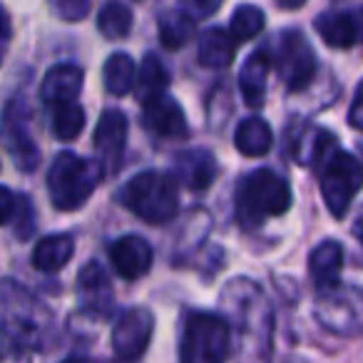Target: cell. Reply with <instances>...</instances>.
<instances>
[{"label": "cell", "instance_id": "29", "mask_svg": "<svg viewBox=\"0 0 363 363\" xmlns=\"http://www.w3.org/2000/svg\"><path fill=\"white\" fill-rule=\"evenodd\" d=\"M182 6H184V13L194 21H202V18H209L219 11L222 6V0H182Z\"/></svg>", "mask_w": 363, "mask_h": 363}, {"label": "cell", "instance_id": "15", "mask_svg": "<svg viewBox=\"0 0 363 363\" xmlns=\"http://www.w3.org/2000/svg\"><path fill=\"white\" fill-rule=\"evenodd\" d=\"M82 70L77 65H55L45 72L40 85V97L48 105H62V102H75L82 90Z\"/></svg>", "mask_w": 363, "mask_h": 363}, {"label": "cell", "instance_id": "5", "mask_svg": "<svg viewBox=\"0 0 363 363\" xmlns=\"http://www.w3.org/2000/svg\"><path fill=\"white\" fill-rule=\"evenodd\" d=\"M232 328L227 318L209 311H192L184 321L179 356L187 363H219L229 356Z\"/></svg>", "mask_w": 363, "mask_h": 363}, {"label": "cell", "instance_id": "9", "mask_svg": "<svg viewBox=\"0 0 363 363\" xmlns=\"http://www.w3.org/2000/svg\"><path fill=\"white\" fill-rule=\"evenodd\" d=\"M277 72L289 90H303L316 75V55L298 30H286L279 38Z\"/></svg>", "mask_w": 363, "mask_h": 363}, {"label": "cell", "instance_id": "27", "mask_svg": "<svg viewBox=\"0 0 363 363\" xmlns=\"http://www.w3.org/2000/svg\"><path fill=\"white\" fill-rule=\"evenodd\" d=\"M55 115H52V132H55L57 140L62 142H72L85 127V112L80 105L75 102H62L55 105Z\"/></svg>", "mask_w": 363, "mask_h": 363}, {"label": "cell", "instance_id": "19", "mask_svg": "<svg viewBox=\"0 0 363 363\" xmlns=\"http://www.w3.org/2000/svg\"><path fill=\"white\" fill-rule=\"evenodd\" d=\"M343 269V249L336 242H323L308 257V274L316 281V286L331 289L338 284Z\"/></svg>", "mask_w": 363, "mask_h": 363}, {"label": "cell", "instance_id": "24", "mask_svg": "<svg viewBox=\"0 0 363 363\" xmlns=\"http://www.w3.org/2000/svg\"><path fill=\"white\" fill-rule=\"evenodd\" d=\"M102 77H105V87L110 95L125 97L135 87V60L125 52H115L107 57L105 67H102Z\"/></svg>", "mask_w": 363, "mask_h": 363}, {"label": "cell", "instance_id": "13", "mask_svg": "<svg viewBox=\"0 0 363 363\" xmlns=\"http://www.w3.org/2000/svg\"><path fill=\"white\" fill-rule=\"evenodd\" d=\"M316 33L328 48H351L363 43V8L353 13H323L316 18Z\"/></svg>", "mask_w": 363, "mask_h": 363}, {"label": "cell", "instance_id": "16", "mask_svg": "<svg viewBox=\"0 0 363 363\" xmlns=\"http://www.w3.org/2000/svg\"><path fill=\"white\" fill-rule=\"evenodd\" d=\"M125 140H127V117L120 110L102 112L95 130V147L102 152V160H105V164L112 167V172L120 164V157L125 152Z\"/></svg>", "mask_w": 363, "mask_h": 363}, {"label": "cell", "instance_id": "30", "mask_svg": "<svg viewBox=\"0 0 363 363\" xmlns=\"http://www.w3.org/2000/svg\"><path fill=\"white\" fill-rule=\"evenodd\" d=\"M16 202L13 192L8 187H0V224H8L13 219V212H16Z\"/></svg>", "mask_w": 363, "mask_h": 363}, {"label": "cell", "instance_id": "34", "mask_svg": "<svg viewBox=\"0 0 363 363\" xmlns=\"http://www.w3.org/2000/svg\"><path fill=\"white\" fill-rule=\"evenodd\" d=\"M353 234H356V239L363 244V219H358V222H356V227H353Z\"/></svg>", "mask_w": 363, "mask_h": 363}, {"label": "cell", "instance_id": "1", "mask_svg": "<svg viewBox=\"0 0 363 363\" xmlns=\"http://www.w3.org/2000/svg\"><path fill=\"white\" fill-rule=\"evenodd\" d=\"M222 306L227 311V323L244 346H254V358L269 353L274 328L272 303L264 291L249 279H232L222 291Z\"/></svg>", "mask_w": 363, "mask_h": 363}, {"label": "cell", "instance_id": "3", "mask_svg": "<svg viewBox=\"0 0 363 363\" xmlns=\"http://www.w3.org/2000/svg\"><path fill=\"white\" fill-rule=\"evenodd\" d=\"M291 207V189L286 179L272 169H254L239 182L237 217L247 227H259L264 219L281 217Z\"/></svg>", "mask_w": 363, "mask_h": 363}, {"label": "cell", "instance_id": "6", "mask_svg": "<svg viewBox=\"0 0 363 363\" xmlns=\"http://www.w3.org/2000/svg\"><path fill=\"white\" fill-rule=\"evenodd\" d=\"M363 189V164L348 152L336 150L323 164L321 194L328 212L336 219L346 217L348 207Z\"/></svg>", "mask_w": 363, "mask_h": 363}, {"label": "cell", "instance_id": "33", "mask_svg": "<svg viewBox=\"0 0 363 363\" xmlns=\"http://www.w3.org/2000/svg\"><path fill=\"white\" fill-rule=\"evenodd\" d=\"M11 33H13V28H11V16H8L6 8L0 6V38H3V40H8V38H11Z\"/></svg>", "mask_w": 363, "mask_h": 363}, {"label": "cell", "instance_id": "8", "mask_svg": "<svg viewBox=\"0 0 363 363\" xmlns=\"http://www.w3.org/2000/svg\"><path fill=\"white\" fill-rule=\"evenodd\" d=\"M316 318L333 333L358 336L363 333V294L338 286L326 289L316 303Z\"/></svg>", "mask_w": 363, "mask_h": 363}, {"label": "cell", "instance_id": "18", "mask_svg": "<svg viewBox=\"0 0 363 363\" xmlns=\"http://www.w3.org/2000/svg\"><path fill=\"white\" fill-rule=\"evenodd\" d=\"M272 72V57L267 50H257L244 60L242 75H239V87L242 97L249 107H262L267 100V80Z\"/></svg>", "mask_w": 363, "mask_h": 363}, {"label": "cell", "instance_id": "28", "mask_svg": "<svg viewBox=\"0 0 363 363\" xmlns=\"http://www.w3.org/2000/svg\"><path fill=\"white\" fill-rule=\"evenodd\" d=\"M267 26V16L259 11L257 6H239L232 16L229 23V30H232L234 40H254L259 33Z\"/></svg>", "mask_w": 363, "mask_h": 363}, {"label": "cell", "instance_id": "11", "mask_svg": "<svg viewBox=\"0 0 363 363\" xmlns=\"http://www.w3.org/2000/svg\"><path fill=\"white\" fill-rule=\"evenodd\" d=\"M145 127L157 137H164V140H182L187 137V117L182 112V107L177 105L174 97H169L167 92L152 97L145 102Z\"/></svg>", "mask_w": 363, "mask_h": 363}, {"label": "cell", "instance_id": "26", "mask_svg": "<svg viewBox=\"0 0 363 363\" xmlns=\"http://www.w3.org/2000/svg\"><path fill=\"white\" fill-rule=\"evenodd\" d=\"M97 28L100 33L107 38V40H120V38H127L132 30V11L117 0H110L105 3L97 16Z\"/></svg>", "mask_w": 363, "mask_h": 363}, {"label": "cell", "instance_id": "2", "mask_svg": "<svg viewBox=\"0 0 363 363\" xmlns=\"http://www.w3.org/2000/svg\"><path fill=\"white\" fill-rule=\"evenodd\" d=\"M102 177H105L102 162L82 160L72 152H62L48 169V194L57 209L75 212L92 197Z\"/></svg>", "mask_w": 363, "mask_h": 363}, {"label": "cell", "instance_id": "32", "mask_svg": "<svg viewBox=\"0 0 363 363\" xmlns=\"http://www.w3.org/2000/svg\"><path fill=\"white\" fill-rule=\"evenodd\" d=\"M60 13L70 21H77L87 13V0H60Z\"/></svg>", "mask_w": 363, "mask_h": 363}, {"label": "cell", "instance_id": "35", "mask_svg": "<svg viewBox=\"0 0 363 363\" xmlns=\"http://www.w3.org/2000/svg\"><path fill=\"white\" fill-rule=\"evenodd\" d=\"M279 3H281L284 8H298V6H303L306 0H279Z\"/></svg>", "mask_w": 363, "mask_h": 363}, {"label": "cell", "instance_id": "31", "mask_svg": "<svg viewBox=\"0 0 363 363\" xmlns=\"http://www.w3.org/2000/svg\"><path fill=\"white\" fill-rule=\"evenodd\" d=\"M348 122H351V127H356V130L363 132V82L358 85L356 97H353V105H351V110H348Z\"/></svg>", "mask_w": 363, "mask_h": 363}, {"label": "cell", "instance_id": "25", "mask_svg": "<svg viewBox=\"0 0 363 363\" xmlns=\"http://www.w3.org/2000/svg\"><path fill=\"white\" fill-rule=\"evenodd\" d=\"M160 43L167 48V50H179L184 48L189 40L194 38V18H189L187 13H164L160 18Z\"/></svg>", "mask_w": 363, "mask_h": 363}, {"label": "cell", "instance_id": "22", "mask_svg": "<svg viewBox=\"0 0 363 363\" xmlns=\"http://www.w3.org/2000/svg\"><path fill=\"white\" fill-rule=\"evenodd\" d=\"M234 145L244 157H264L274 145V132L262 117H249L234 132Z\"/></svg>", "mask_w": 363, "mask_h": 363}, {"label": "cell", "instance_id": "7", "mask_svg": "<svg viewBox=\"0 0 363 363\" xmlns=\"http://www.w3.org/2000/svg\"><path fill=\"white\" fill-rule=\"evenodd\" d=\"M0 135H3V145H6L8 155L16 160L18 169H35L40 162V150L30 135V107L23 97L8 102L6 112H3Z\"/></svg>", "mask_w": 363, "mask_h": 363}, {"label": "cell", "instance_id": "20", "mask_svg": "<svg viewBox=\"0 0 363 363\" xmlns=\"http://www.w3.org/2000/svg\"><path fill=\"white\" fill-rule=\"evenodd\" d=\"M237 55V45H234V35H229L222 28H209L199 38V62L212 70H224L234 62Z\"/></svg>", "mask_w": 363, "mask_h": 363}, {"label": "cell", "instance_id": "12", "mask_svg": "<svg viewBox=\"0 0 363 363\" xmlns=\"http://www.w3.org/2000/svg\"><path fill=\"white\" fill-rule=\"evenodd\" d=\"M219 174L217 157L207 150H187L174 157V177L192 192H202L214 184Z\"/></svg>", "mask_w": 363, "mask_h": 363}, {"label": "cell", "instance_id": "23", "mask_svg": "<svg viewBox=\"0 0 363 363\" xmlns=\"http://www.w3.org/2000/svg\"><path fill=\"white\" fill-rule=\"evenodd\" d=\"M167 85H169V72L162 65V60L157 55H152V52L145 55V60H142V65H140V72H137V77H135L137 100L145 105L147 100L167 92Z\"/></svg>", "mask_w": 363, "mask_h": 363}, {"label": "cell", "instance_id": "10", "mask_svg": "<svg viewBox=\"0 0 363 363\" xmlns=\"http://www.w3.org/2000/svg\"><path fill=\"white\" fill-rule=\"evenodd\" d=\"M152 333H155V316L150 308H127L112 328V351L117 358L135 361L147 351Z\"/></svg>", "mask_w": 363, "mask_h": 363}, {"label": "cell", "instance_id": "14", "mask_svg": "<svg viewBox=\"0 0 363 363\" xmlns=\"http://www.w3.org/2000/svg\"><path fill=\"white\" fill-rule=\"evenodd\" d=\"M110 259L115 264V272L127 281L145 277L152 267V247L147 239L137 237V234H127V237L117 239L110 249Z\"/></svg>", "mask_w": 363, "mask_h": 363}, {"label": "cell", "instance_id": "21", "mask_svg": "<svg viewBox=\"0 0 363 363\" xmlns=\"http://www.w3.org/2000/svg\"><path fill=\"white\" fill-rule=\"evenodd\" d=\"M75 254V242L70 234H50L40 239L33 249V264L40 272H60Z\"/></svg>", "mask_w": 363, "mask_h": 363}, {"label": "cell", "instance_id": "17", "mask_svg": "<svg viewBox=\"0 0 363 363\" xmlns=\"http://www.w3.org/2000/svg\"><path fill=\"white\" fill-rule=\"evenodd\" d=\"M77 289H80V298L85 303L87 311L105 316L112 308V286L107 279L105 269L97 262H90L77 277Z\"/></svg>", "mask_w": 363, "mask_h": 363}, {"label": "cell", "instance_id": "4", "mask_svg": "<svg viewBox=\"0 0 363 363\" xmlns=\"http://www.w3.org/2000/svg\"><path fill=\"white\" fill-rule=\"evenodd\" d=\"M122 204L147 224H167L179 212V194L172 177L160 172L135 174L122 189Z\"/></svg>", "mask_w": 363, "mask_h": 363}]
</instances>
